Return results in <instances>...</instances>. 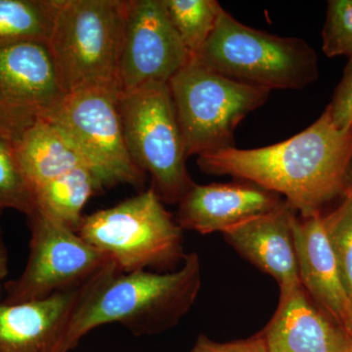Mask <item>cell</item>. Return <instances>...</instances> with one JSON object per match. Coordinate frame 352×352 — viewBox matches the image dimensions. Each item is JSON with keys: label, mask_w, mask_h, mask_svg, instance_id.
I'll list each match as a JSON object with an SVG mask.
<instances>
[{"label": "cell", "mask_w": 352, "mask_h": 352, "mask_svg": "<svg viewBox=\"0 0 352 352\" xmlns=\"http://www.w3.org/2000/svg\"><path fill=\"white\" fill-rule=\"evenodd\" d=\"M208 175H230L283 195L302 217L346 193L352 164V127L340 131L328 107L300 133L256 149L230 147L197 160Z\"/></svg>", "instance_id": "6da1fadb"}, {"label": "cell", "mask_w": 352, "mask_h": 352, "mask_svg": "<svg viewBox=\"0 0 352 352\" xmlns=\"http://www.w3.org/2000/svg\"><path fill=\"white\" fill-rule=\"evenodd\" d=\"M201 285L196 252L186 254L177 270L166 273L122 272L111 261L83 286L69 325L68 352L106 324H120L134 336L170 330L195 305Z\"/></svg>", "instance_id": "7a4b0ae2"}, {"label": "cell", "mask_w": 352, "mask_h": 352, "mask_svg": "<svg viewBox=\"0 0 352 352\" xmlns=\"http://www.w3.org/2000/svg\"><path fill=\"white\" fill-rule=\"evenodd\" d=\"M129 0H58L48 50L67 94L116 88Z\"/></svg>", "instance_id": "3957f363"}, {"label": "cell", "mask_w": 352, "mask_h": 352, "mask_svg": "<svg viewBox=\"0 0 352 352\" xmlns=\"http://www.w3.org/2000/svg\"><path fill=\"white\" fill-rule=\"evenodd\" d=\"M194 59L230 80L270 91L302 89L319 76L316 52L307 41L254 29L224 9Z\"/></svg>", "instance_id": "277c9868"}, {"label": "cell", "mask_w": 352, "mask_h": 352, "mask_svg": "<svg viewBox=\"0 0 352 352\" xmlns=\"http://www.w3.org/2000/svg\"><path fill=\"white\" fill-rule=\"evenodd\" d=\"M183 231L151 187L83 217L76 232L127 273L147 268L173 271L182 265L186 256Z\"/></svg>", "instance_id": "5b68a950"}, {"label": "cell", "mask_w": 352, "mask_h": 352, "mask_svg": "<svg viewBox=\"0 0 352 352\" xmlns=\"http://www.w3.org/2000/svg\"><path fill=\"white\" fill-rule=\"evenodd\" d=\"M187 156L234 146V133L270 90L236 82L191 58L168 83Z\"/></svg>", "instance_id": "8992f818"}, {"label": "cell", "mask_w": 352, "mask_h": 352, "mask_svg": "<svg viewBox=\"0 0 352 352\" xmlns=\"http://www.w3.org/2000/svg\"><path fill=\"white\" fill-rule=\"evenodd\" d=\"M119 108L134 163L151 176L152 187L164 203L179 204L196 183L187 170L188 156L168 83L122 92Z\"/></svg>", "instance_id": "52a82bcc"}, {"label": "cell", "mask_w": 352, "mask_h": 352, "mask_svg": "<svg viewBox=\"0 0 352 352\" xmlns=\"http://www.w3.org/2000/svg\"><path fill=\"white\" fill-rule=\"evenodd\" d=\"M116 88L89 87L66 95L50 122L80 155L103 188L119 184L138 187L146 173L127 150Z\"/></svg>", "instance_id": "ba28073f"}, {"label": "cell", "mask_w": 352, "mask_h": 352, "mask_svg": "<svg viewBox=\"0 0 352 352\" xmlns=\"http://www.w3.org/2000/svg\"><path fill=\"white\" fill-rule=\"evenodd\" d=\"M31 242L27 265L4 285L3 302L41 300L83 286L112 259L78 232L36 210L29 217Z\"/></svg>", "instance_id": "9c48e42d"}, {"label": "cell", "mask_w": 352, "mask_h": 352, "mask_svg": "<svg viewBox=\"0 0 352 352\" xmlns=\"http://www.w3.org/2000/svg\"><path fill=\"white\" fill-rule=\"evenodd\" d=\"M67 94L47 44L0 43V133L15 142L46 120Z\"/></svg>", "instance_id": "30bf717a"}, {"label": "cell", "mask_w": 352, "mask_h": 352, "mask_svg": "<svg viewBox=\"0 0 352 352\" xmlns=\"http://www.w3.org/2000/svg\"><path fill=\"white\" fill-rule=\"evenodd\" d=\"M189 60L164 0H129L120 59L122 92L168 83Z\"/></svg>", "instance_id": "8fae6325"}, {"label": "cell", "mask_w": 352, "mask_h": 352, "mask_svg": "<svg viewBox=\"0 0 352 352\" xmlns=\"http://www.w3.org/2000/svg\"><path fill=\"white\" fill-rule=\"evenodd\" d=\"M281 197L258 185L243 183L195 184L178 204L175 220L183 230L207 235L228 229L283 204Z\"/></svg>", "instance_id": "7c38bea8"}, {"label": "cell", "mask_w": 352, "mask_h": 352, "mask_svg": "<svg viewBox=\"0 0 352 352\" xmlns=\"http://www.w3.org/2000/svg\"><path fill=\"white\" fill-rule=\"evenodd\" d=\"M296 214V210L285 201L273 212L222 233L238 254L276 280L280 298L302 288L292 232V220Z\"/></svg>", "instance_id": "4fadbf2b"}, {"label": "cell", "mask_w": 352, "mask_h": 352, "mask_svg": "<svg viewBox=\"0 0 352 352\" xmlns=\"http://www.w3.org/2000/svg\"><path fill=\"white\" fill-rule=\"evenodd\" d=\"M83 286L34 302H0V352H68Z\"/></svg>", "instance_id": "5bb4252c"}, {"label": "cell", "mask_w": 352, "mask_h": 352, "mask_svg": "<svg viewBox=\"0 0 352 352\" xmlns=\"http://www.w3.org/2000/svg\"><path fill=\"white\" fill-rule=\"evenodd\" d=\"M298 276L305 293L320 305L339 327L344 329L352 302L342 281L339 264L329 243L321 214L292 220Z\"/></svg>", "instance_id": "9a60e30c"}, {"label": "cell", "mask_w": 352, "mask_h": 352, "mask_svg": "<svg viewBox=\"0 0 352 352\" xmlns=\"http://www.w3.org/2000/svg\"><path fill=\"white\" fill-rule=\"evenodd\" d=\"M261 333L268 352H336L344 329L319 311L302 287L280 298L274 316Z\"/></svg>", "instance_id": "2e32d148"}, {"label": "cell", "mask_w": 352, "mask_h": 352, "mask_svg": "<svg viewBox=\"0 0 352 352\" xmlns=\"http://www.w3.org/2000/svg\"><path fill=\"white\" fill-rule=\"evenodd\" d=\"M13 144L21 170L34 192L69 171L87 168L75 148L47 120L36 122Z\"/></svg>", "instance_id": "e0dca14e"}, {"label": "cell", "mask_w": 352, "mask_h": 352, "mask_svg": "<svg viewBox=\"0 0 352 352\" xmlns=\"http://www.w3.org/2000/svg\"><path fill=\"white\" fill-rule=\"evenodd\" d=\"M103 189L91 170L76 168L34 189L36 210L78 231L85 217L83 208L96 192Z\"/></svg>", "instance_id": "ac0fdd59"}, {"label": "cell", "mask_w": 352, "mask_h": 352, "mask_svg": "<svg viewBox=\"0 0 352 352\" xmlns=\"http://www.w3.org/2000/svg\"><path fill=\"white\" fill-rule=\"evenodd\" d=\"M58 0H0V43H48Z\"/></svg>", "instance_id": "d6986e66"}, {"label": "cell", "mask_w": 352, "mask_h": 352, "mask_svg": "<svg viewBox=\"0 0 352 352\" xmlns=\"http://www.w3.org/2000/svg\"><path fill=\"white\" fill-rule=\"evenodd\" d=\"M171 22L190 59L196 57L214 32L223 8L215 0H164Z\"/></svg>", "instance_id": "ffe728a7"}, {"label": "cell", "mask_w": 352, "mask_h": 352, "mask_svg": "<svg viewBox=\"0 0 352 352\" xmlns=\"http://www.w3.org/2000/svg\"><path fill=\"white\" fill-rule=\"evenodd\" d=\"M4 208L29 217L36 212V201L34 189L21 170L12 141L0 135V212Z\"/></svg>", "instance_id": "44dd1931"}, {"label": "cell", "mask_w": 352, "mask_h": 352, "mask_svg": "<svg viewBox=\"0 0 352 352\" xmlns=\"http://www.w3.org/2000/svg\"><path fill=\"white\" fill-rule=\"evenodd\" d=\"M324 227L352 302V188L337 210L323 217Z\"/></svg>", "instance_id": "7402d4cb"}, {"label": "cell", "mask_w": 352, "mask_h": 352, "mask_svg": "<svg viewBox=\"0 0 352 352\" xmlns=\"http://www.w3.org/2000/svg\"><path fill=\"white\" fill-rule=\"evenodd\" d=\"M322 50L327 57L352 55V0H331L322 31Z\"/></svg>", "instance_id": "603a6c76"}, {"label": "cell", "mask_w": 352, "mask_h": 352, "mask_svg": "<svg viewBox=\"0 0 352 352\" xmlns=\"http://www.w3.org/2000/svg\"><path fill=\"white\" fill-rule=\"evenodd\" d=\"M333 124L340 131L352 127V55L349 56L344 76L330 105L328 106Z\"/></svg>", "instance_id": "cb8c5ba5"}, {"label": "cell", "mask_w": 352, "mask_h": 352, "mask_svg": "<svg viewBox=\"0 0 352 352\" xmlns=\"http://www.w3.org/2000/svg\"><path fill=\"white\" fill-rule=\"evenodd\" d=\"M190 352H268V349L261 333L249 339L229 342H214L201 333Z\"/></svg>", "instance_id": "d4e9b609"}, {"label": "cell", "mask_w": 352, "mask_h": 352, "mask_svg": "<svg viewBox=\"0 0 352 352\" xmlns=\"http://www.w3.org/2000/svg\"><path fill=\"white\" fill-rule=\"evenodd\" d=\"M1 214V212H0ZM8 275V252H7L6 243L2 238L1 228H0V298L4 288V281Z\"/></svg>", "instance_id": "484cf974"}, {"label": "cell", "mask_w": 352, "mask_h": 352, "mask_svg": "<svg viewBox=\"0 0 352 352\" xmlns=\"http://www.w3.org/2000/svg\"><path fill=\"white\" fill-rule=\"evenodd\" d=\"M336 352H352V339L344 330Z\"/></svg>", "instance_id": "4316f807"}, {"label": "cell", "mask_w": 352, "mask_h": 352, "mask_svg": "<svg viewBox=\"0 0 352 352\" xmlns=\"http://www.w3.org/2000/svg\"><path fill=\"white\" fill-rule=\"evenodd\" d=\"M344 330L349 333V337L352 339V307L351 317H349V320L347 322L346 326L344 327Z\"/></svg>", "instance_id": "83f0119b"}, {"label": "cell", "mask_w": 352, "mask_h": 352, "mask_svg": "<svg viewBox=\"0 0 352 352\" xmlns=\"http://www.w3.org/2000/svg\"><path fill=\"white\" fill-rule=\"evenodd\" d=\"M347 188H352V164L351 168V173H349V185H347Z\"/></svg>", "instance_id": "f1b7e54d"}, {"label": "cell", "mask_w": 352, "mask_h": 352, "mask_svg": "<svg viewBox=\"0 0 352 352\" xmlns=\"http://www.w3.org/2000/svg\"><path fill=\"white\" fill-rule=\"evenodd\" d=\"M0 135H2V134H1V133H0Z\"/></svg>", "instance_id": "f546056e"}]
</instances>
